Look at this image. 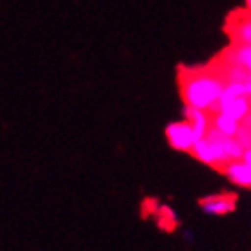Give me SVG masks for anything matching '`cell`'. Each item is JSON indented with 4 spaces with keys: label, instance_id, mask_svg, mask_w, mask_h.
Here are the masks:
<instances>
[{
    "label": "cell",
    "instance_id": "5b68a950",
    "mask_svg": "<svg viewBox=\"0 0 251 251\" xmlns=\"http://www.w3.org/2000/svg\"><path fill=\"white\" fill-rule=\"evenodd\" d=\"M215 111H220V113H226L229 117H233L239 122H244L246 117L250 115L251 111V97L250 95H244V97H237V99H220L219 106Z\"/></svg>",
    "mask_w": 251,
    "mask_h": 251
},
{
    "label": "cell",
    "instance_id": "52a82bcc",
    "mask_svg": "<svg viewBox=\"0 0 251 251\" xmlns=\"http://www.w3.org/2000/svg\"><path fill=\"white\" fill-rule=\"evenodd\" d=\"M184 119L191 124L195 135H197V140L204 138L211 129V113L209 111H202L197 107L186 106L184 107Z\"/></svg>",
    "mask_w": 251,
    "mask_h": 251
},
{
    "label": "cell",
    "instance_id": "ba28073f",
    "mask_svg": "<svg viewBox=\"0 0 251 251\" xmlns=\"http://www.w3.org/2000/svg\"><path fill=\"white\" fill-rule=\"evenodd\" d=\"M229 35L233 44H251V15L244 11L240 19L229 24Z\"/></svg>",
    "mask_w": 251,
    "mask_h": 251
},
{
    "label": "cell",
    "instance_id": "7c38bea8",
    "mask_svg": "<svg viewBox=\"0 0 251 251\" xmlns=\"http://www.w3.org/2000/svg\"><path fill=\"white\" fill-rule=\"evenodd\" d=\"M237 138H239L240 144L244 146V150L251 148V127H250V126L242 124V127H240V131H239V135H237Z\"/></svg>",
    "mask_w": 251,
    "mask_h": 251
},
{
    "label": "cell",
    "instance_id": "277c9868",
    "mask_svg": "<svg viewBox=\"0 0 251 251\" xmlns=\"http://www.w3.org/2000/svg\"><path fill=\"white\" fill-rule=\"evenodd\" d=\"M237 204H239V197L231 191L207 195L199 201L202 211L206 215H213V217H224V215L233 213L237 209Z\"/></svg>",
    "mask_w": 251,
    "mask_h": 251
},
{
    "label": "cell",
    "instance_id": "4fadbf2b",
    "mask_svg": "<svg viewBox=\"0 0 251 251\" xmlns=\"http://www.w3.org/2000/svg\"><path fill=\"white\" fill-rule=\"evenodd\" d=\"M242 160H246L248 164H251V148L244 151V155H242Z\"/></svg>",
    "mask_w": 251,
    "mask_h": 251
},
{
    "label": "cell",
    "instance_id": "30bf717a",
    "mask_svg": "<svg viewBox=\"0 0 251 251\" xmlns=\"http://www.w3.org/2000/svg\"><path fill=\"white\" fill-rule=\"evenodd\" d=\"M226 62L237 64L251 75V44H233L226 51Z\"/></svg>",
    "mask_w": 251,
    "mask_h": 251
},
{
    "label": "cell",
    "instance_id": "8fae6325",
    "mask_svg": "<svg viewBox=\"0 0 251 251\" xmlns=\"http://www.w3.org/2000/svg\"><path fill=\"white\" fill-rule=\"evenodd\" d=\"M248 95V89H246V82H226V88L222 91V97L220 99H237V97H244Z\"/></svg>",
    "mask_w": 251,
    "mask_h": 251
},
{
    "label": "cell",
    "instance_id": "9a60e30c",
    "mask_svg": "<svg viewBox=\"0 0 251 251\" xmlns=\"http://www.w3.org/2000/svg\"><path fill=\"white\" fill-rule=\"evenodd\" d=\"M244 9L251 15V0H244Z\"/></svg>",
    "mask_w": 251,
    "mask_h": 251
},
{
    "label": "cell",
    "instance_id": "8992f818",
    "mask_svg": "<svg viewBox=\"0 0 251 251\" xmlns=\"http://www.w3.org/2000/svg\"><path fill=\"white\" fill-rule=\"evenodd\" d=\"M220 171L235 186H239V188H251V164H248L242 158L227 162Z\"/></svg>",
    "mask_w": 251,
    "mask_h": 251
},
{
    "label": "cell",
    "instance_id": "3957f363",
    "mask_svg": "<svg viewBox=\"0 0 251 251\" xmlns=\"http://www.w3.org/2000/svg\"><path fill=\"white\" fill-rule=\"evenodd\" d=\"M166 140L175 151L191 153L193 146L197 144V135L188 120H175L166 126Z\"/></svg>",
    "mask_w": 251,
    "mask_h": 251
},
{
    "label": "cell",
    "instance_id": "5bb4252c",
    "mask_svg": "<svg viewBox=\"0 0 251 251\" xmlns=\"http://www.w3.org/2000/svg\"><path fill=\"white\" fill-rule=\"evenodd\" d=\"M246 89H248V95L251 97V75L248 76V80H246Z\"/></svg>",
    "mask_w": 251,
    "mask_h": 251
},
{
    "label": "cell",
    "instance_id": "2e32d148",
    "mask_svg": "<svg viewBox=\"0 0 251 251\" xmlns=\"http://www.w3.org/2000/svg\"><path fill=\"white\" fill-rule=\"evenodd\" d=\"M242 124L250 126V127H251V111H250V115H248V117H246V120H244V122H242Z\"/></svg>",
    "mask_w": 251,
    "mask_h": 251
},
{
    "label": "cell",
    "instance_id": "9c48e42d",
    "mask_svg": "<svg viewBox=\"0 0 251 251\" xmlns=\"http://www.w3.org/2000/svg\"><path fill=\"white\" fill-rule=\"evenodd\" d=\"M211 127L215 131L222 133L224 137H237L242 127V122L235 120L233 117L226 113H220V111H213L211 113Z\"/></svg>",
    "mask_w": 251,
    "mask_h": 251
},
{
    "label": "cell",
    "instance_id": "7a4b0ae2",
    "mask_svg": "<svg viewBox=\"0 0 251 251\" xmlns=\"http://www.w3.org/2000/svg\"><path fill=\"white\" fill-rule=\"evenodd\" d=\"M244 151V146L240 144L237 137H224L222 133L215 131L211 127L206 137L197 140L191 155L199 162L222 170L227 162L242 158Z\"/></svg>",
    "mask_w": 251,
    "mask_h": 251
},
{
    "label": "cell",
    "instance_id": "6da1fadb",
    "mask_svg": "<svg viewBox=\"0 0 251 251\" xmlns=\"http://www.w3.org/2000/svg\"><path fill=\"white\" fill-rule=\"evenodd\" d=\"M178 84L186 106L213 113L226 88V78L209 69H186L180 73Z\"/></svg>",
    "mask_w": 251,
    "mask_h": 251
}]
</instances>
